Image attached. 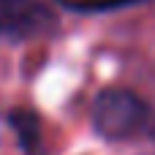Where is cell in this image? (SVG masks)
Instances as JSON below:
<instances>
[{
  "label": "cell",
  "mask_w": 155,
  "mask_h": 155,
  "mask_svg": "<svg viewBox=\"0 0 155 155\" xmlns=\"http://www.w3.org/2000/svg\"><path fill=\"white\" fill-rule=\"evenodd\" d=\"M147 117H150L147 104L136 93L123 87L101 90L93 104V128L98 136L109 142H123L136 136L147 125Z\"/></svg>",
  "instance_id": "6da1fadb"
},
{
  "label": "cell",
  "mask_w": 155,
  "mask_h": 155,
  "mask_svg": "<svg viewBox=\"0 0 155 155\" xmlns=\"http://www.w3.org/2000/svg\"><path fill=\"white\" fill-rule=\"evenodd\" d=\"M52 27L54 19L44 0H0V38L25 41Z\"/></svg>",
  "instance_id": "7a4b0ae2"
},
{
  "label": "cell",
  "mask_w": 155,
  "mask_h": 155,
  "mask_svg": "<svg viewBox=\"0 0 155 155\" xmlns=\"http://www.w3.org/2000/svg\"><path fill=\"white\" fill-rule=\"evenodd\" d=\"M11 125H14V131H16L19 144L25 147V153L33 155L35 147H38V142H41V123H38V117L33 112H27V109H19V112L11 114Z\"/></svg>",
  "instance_id": "3957f363"
},
{
  "label": "cell",
  "mask_w": 155,
  "mask_h": 155,
  "mask_svg": "<svg viewBox=\"0 0 155 155\" xmlns=\"http://www.w3.org/2000/svg\"><path fill=\"white\" fill-rule=\"evenodd\" d=\"M65 8L71 11H109V8H120V5H128V3H136V0H60Z\"/></svg>",
  "instance_id": "277c9868"
}]
</instances>
